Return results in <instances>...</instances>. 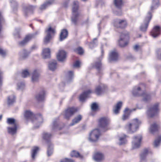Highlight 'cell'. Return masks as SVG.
<instances>
[{
	"mask_svg": "<svg viewBox=\"0 0 161 162\" xmlns=\"http://www.w3.org/2000/svg\"><path fill=\"white\" fill-rule=\"evenodd\" d=\"M22 76L24 78H27L30 75V73L28 70H24L21 73Z\"/></svg>",
	"mask_w": 161,
	"mask_h": 162,
	"instance_id": "7bdbcfd3",
	"label": "cell"
},
{
	"mask_svg": "<svg viewBox=\"0 0 161 162\" xmlns=\"http://www.w3.org/2000/svg\"><path fill=\"white\" fill-rule=\"evenodd\" d=\"M82 117L81 115H79L78 116H76L72 120L71 123H70V126H73L76 125L77 124L79 123L82 120Z\"/></svg>",
	"mask_w": 161,
	"mask_h": 162,
	"instance_id": "4dcf8cb0",
	"label": "cell"
},
{
	"mask_svg": "<svg viewBox=\"0 0 161 162\" xmlns=\"http://www.w3.org/2000/svg\"><path fill=\"white\" fill-rule=\"evenodd\" d=\"M33 38V35L29 34L27 35L24 39L20 42V45H25L28 43L30 40Z\"/></svg>",
	"mask_w": 161,
	"mask_h": 162,
	"instance_id": "1f68e13d",
	"label": "cell"
},
{
	"mask_svg": "<svg viewBox=\"0 0 161 162\" xmlns=\"http://www.w3.org/2000/svg\"><path fill=\"white\" fill-rule=\"evenodd\" d=\"M79 8V5L78 1H74L73 2L72 6V11L73 13V15L78 14V10Z\"/></svg>",
	"mask_w": 161,
	"mask_h": 162,
	"instance_id": "7402d4cb",
	"label": "cell"
},
{
	"mask_svg": "<svg viewBox=\"0 0 161 162\" xmlns=\"http://www.w3.org/2000/svg\"><path fill=\"white\" fill-rule=\"evenodd\" d=\"M52 2L50 1H46V2H45L43 4V5H42L41 7V9L42 10H43V9H45L48 5H50Z\"/></svg>",
	"mask_w": 161,
	"mask_h": 162,
	"instance_id": "bcb514c9",
	"label": "cell"
},
{
	"mask_svg": "<svg viewBox=\"0 0 161 162\" xmlns=\"http://www.w3.org/2000/svg\"><path fill=\"white\" fill-rule=\"evenodd\" d=\"M38 150H39L38 147H34V148L33 149V150H32V158H35L37 153L38 151Z\"/></svg>",
	"mask_w": 161,
	"mask_h": 162,
	"instance_id": "ee69618b",
	"label": "cell"
},
{
	"mask_svg": "<svg viewBox=\"0 0 161 162\" xmlns=\"http://www.w3.org/2000/svg\"><path fill=\"white\" fill-rule=\"evenodd\" d=\"M25 84L23 82H19L18 84H17V87L18 88L19 90L21 89H23L24 88Z\"/></svg>",
	"mask_w": 161,
	"mask_h": 162,
	"instance_id": "c3c4849f",
	"label": "cell"
},
{
	"mask_svg": "<svg viewBox=\"0 0 161 162\" xmlns=\"http://www.w3.org/2000/svg\"><path fill=\"white\" fill-rule=\"evenodd\" d=\"M159 111V104L156 103L148 108L147 115L149 118H153L156 116Z\"/></svg>",
	"mask_w": 161,
	"mask_h": 162,
	"instance_id": "277c9868",
	"label": "cell"
},
{
	"mask_svg": "<svg viewBox=\"0 0 161 162\" xmlns=\"http://www.w3.org/2000/svg\"><path fill=\"white\" fill-rule=\"evenodd\" d=\"M160 5L159 0H153L151 5V10H156Z\"/></svg>",
	"mask_w": 161,
	"mask_h": 162,
	"instance_id": "d590c367",
	"label": "cell"
},
{
	"mask_svg": "<svg viewBox=\"0 0 161 162\" xmlns=\"http://www.w3.org/2000/svg\"><path fill=\"white\" fill-rule=\"evenodd\" d=\"M122 107V102H119L117 103L113 108V112L115 114H118L120 113Z\"/></svg>",
	"mask_w": 161,
	"mask_h": 162,
	"instance_id": "603a6c76",
	"label": "cell"
},
{
	"mask_svg": "<svg viewBox=\"0 0 161 162\" xmlns=\"http://www.w3.org/2000/svg\"><path fill=\"white\" fill-rule=\"evenodd\" d=\"M77 110L78 109L75 107L68 108L65 111V113L64 114V118L67 119H69L72 116H73V115H74L77 112Z\"/></svg>",
	"mask_w": 161,
	"mask_h": 162,
	"instance_id": "9c48e42d",
	"label": "cell"
},
{
	"mask_svg": "<svg viewBox=\"0 0 161 162\" xmlns=\"http://www.w3.org/2000/svg\"><path fill=\"white\" fill-rule=\"evenodd\" d=\"M82 1H87L88 0H82Z\"/></svg>",
	"mask_w": 161,
	"mask_h": 162,
	"instance_id": "11a10c76",
	"label": "cell"
},
{
	"mask_svg": "<svg viewBox=\"0 0 161 162\" xmlns=\"http://www.w3.org/2000/svg\"><path fill=\"white\" fill-rule=\"evenodd\" d=\"M80 65H81V62L79 60L75 61L73 64V66L75 68H79L80 67Z\"/></svg>",
	"mask_w": 161,
	"mask_h": 162,
	"instance_id": "7dc6e473",
	"label": "cell"
},
{
	"mask_svg": "<svg viewBox=\"0 0 161 162\" xmlns=\"http://www.w3.org/2000/svg\"><path fill=\"white\" fill-rule=\"evenodd\" d=\"M119 54L116 51H112L109 55L108 60L110 62H114L119 59Z\"/></svg>",
	"mask_w": 161,
	"mask_h": 162,
	"instance_id": "9a60e30c",
	"label": "cell"
},
{
	"mask_svg": "<svg viewBox=\"0 0 161 162\" xmlns=\"http://www.w3.org/2000/svg\"><path fill=\"white\" fill-rule=\"evenodd\" d=\"M131 113V110L130 109H129V108H126L124 111V113L123 114V116H122V119L124 120H125L127 119H128L129 118V117L130 114Z\"/></svg>",
	"mask_w": 161,
	"mask_h": 162,
	"instance_id": "4316f807",
	"label": "cell"
},
{
	"mask_svg": "<svg viewBox=\"0 0 161 162\" xmlns=\"http://www.w3.org/2000/svg\"><path fill=\"white\" fill-rule=\"evenodd\" d=\"M130 40V36L129 33L124 32L121 35L118 40V45L121 48H125L128 45Z\"/></svg>",
	"mask_w": 161,
	"mask_h": 162,
	"instance_id": "3957f363",
	"label": "cell"
},
{
	"mask_svg": "<svg viewBox=\"0 0 161 162\" xmlns=\"http://www.w3.org/2000/svg\"><path fill=\"white\" fill-rule=\"evenodd\" d=\"M105 89L104 85H99L96 89V93H97V94L98 95H102V93H104Z\"/></svg>",
	"mask_w": 161,
	"mask_h": 162,
	"instance_id": "f1b7e54d",
	"label": "cell"
},
{
	"mask_svg": "<svg viewBox=\"0 0 161 162\" xmlns=\"http://www.w3.org/2000/svg\"><path fill=\"white\" fill-rule=\"evenodd\" d=\"M114 4L118 8H121L123 5V0H114Z\"/></svg>",
	"mask_w": 161,
	"mask_h": 162,
	"instance_id": "74e56055",
	"label": "cell"
},
{
	"mask_svg": "<svg viewBox=\"0 0 161 162\" xmlns=\"http://www.w3.org/2000/svg\"><path fill=\"white\" fill-rule=\"evenodd\" d=\"M51 135L49 134V133H44L43 134V138L44 139V140L45 141H48L49 139H50L51 138Z\"/></svg>",
	"mask_w": 161,
	"mask_h": 162,
	"instance_id": "f6af8a7d",
	"label": "cell"
},
{
	"mask_svg": "<svg viewBox=\"0 0 161 162\" xmlns=\"http://www.w3.org/2000/svg\"><path fill=\"white\" fill-rule=\"evenodd\" d=\"M93 159L97 162H101L104 159V155L101 152H97L93 155Z\"/></svg>",
	"mask_w": 161,
	"mask_h": 162,
	"instance_id": "2e32d148",
	"label": "cell"
},
{
	"mask_svg": "<svg viewBox=\"0 0 161 162\" xmlns=\"http://www.w3.org/2000/svg\"><path fill=\"white\" fill-rule=\"evenodd\" d=\"M68 30L66 29L62 30L60 35V41H64L67 38L68 36Z\"/></svg>",
	"mask_w": 161,
	"mask_h": 162,
	"instance_id": "d4e9b609",
	"label": "cell"
},
{
	"mask_svg": "<svg viewBox=\"0 0 161 162\" xmlns=\"http://www.w3.org/2000/svg\"><path fill=\"white\" fill-rule=\"evenodd\" d=\"M54 30L50 28L47 30L46 35L44 39V43L45 44H48L50 42L51 39L54 37Z\"/></svg>",
	"mask_w": 161,
	"mask_h": 162,
	"instance_id": "30bf717a",
	"label": "cell"
},
{
	"mask_svg": "<svg viewBox=\"0 0 161 162\" xmlns=\"http://www.w3.org/2000/svg\"><path fill=\"white\" fill-rule=\"evenodd\" d=\"M101 136V132L99 129L96 128L93 129L89 134V139L91 142H96Z\"/></svg>",
	"mask_w": 161,
	"mask_h": 162,
	"instance_id": "ba28073f",
	"label": "cell"
},
{
	"mask_svg": "<svg viewBox=\"0 0 161 162\" xmlns=\"http://www.w3.org/2000/svg\"><path fill=\"white\" fill-rule=\"evenodd\" d=\"M148 154V150L147 149H145L144 150H143V151L140 154L141 159L142 160H145Z\"/></svg>",
	"mask_w": 161,
	"mask_h": 162,
	"instance_id": "8d00e7d4",
	"label": "cell"
},
{
	"mask_svg": "<svg viewBox=\"0 0 161 162\" xmlns=\"http://www.w3.org/2000/svg\"><path fill=\"white\" fill-rule=\"evenodd\" d=\"M60 162H75L74 161L71 159H69V158H64L62 160H61Z\"/></svg>",
	"mask_w": 161,
	"mask_h": 162,
	"instance_id": "681fc988",
	"label": "cell"
},
{
	"mask_svg": "<svg viewBox=\"0 0 161 162\" xmlns=\"http://www.w3.org/2000/svg\"><path fill=\"white\" fill-rule=\"evenodd\" d=\"M56 57L59 62H63L66 60L67 57L66 52L64 50H61L59 51L56 55Z\"/></svg>",
	"mask_w": 161,
	"mask_h": 162,
	"instance_id": "4fadbf2b",
	"label": "cell"
},
{
	"mask_svg": "<svg viewBox=\"0 0 161 162\" xmlns=\"http://www.w3.org/2000/svg\"><path fill=\"white\" fill-rule=\"evenodd\" d=\"M143 137L141 134L134 136L132 141V148L133 149H136L140 147L142 141Z\"/></svg>",
	"mask_w": 161,
	"mask_h": 162,
	"instance_id": "5b68a950",
	"label": "cell"
},
{
	"mask_svg": "<svg viewBox=\"0 0 161 162\" xmlns=\"http://www.w3.org/2000/svg\"><path fill=\"white\" fill-rule=\"evenodd\" d=\"M146 91V86L144 84H139L136 85L132 91V93L135 97H139L144 95Z\"/></svg>",
	"mask_w": 161,
	"mask_h": 162,
	"instance_id": "7a4b0ae2",
	"label": "cell"
},
{
	"mask_svg": "<svg viewBox=\"0 0 161 162\" xmlns=\"http://www.w3.org/2000/svg\"><path fill=\"white\" fill-rule=\"evenodd\" d=\"M161 138L160 136L158 137L155 139V141L154 142V146L155 147H158L160 146V145L161 144Z\"/></svg>",
	"mask_w": 161,
	"mask_h": 162,
	"instance_id": "f35d334b",
	"label": "cell"
},
{
	"mask_svg": "<svg viewBox=\"0 0 161 162\" xmlns=\"http://www.w3.org/2000/svg\"><path fill=\"white\" fill-rule=\"evenodd\" d=\"M16 97L15 95H10L9 96L7 100V104L9 105H11L12 104H13L15 103V101H16Z\"/></svg>",
	"mask_w": 161,
	"mask_h": 162,
	"instance_id": "d6a6232c",
	"label": "cell"
},
{
	"mask_svg": "<svg viewBox=\"0 0 161 162\" xmlns=\"http://www.w3.org/2000/svg\"><path fill=\"white\" fill-rule=\"evenodd\" d=\"M110 123L109 119L106 117H102L99 120V126L100 128H104L107 127Z\"/></svg>",
	"mask_w": 161,
	"mask_h": 162,
	"instance_id": "5bb4252c",
	"label": "cell"
},
{
	"mask_svg": "<svg viewBox=\"0 0 161 162\" xmlns=\"http://www.w3.org/2000/svg\"><path fill=\"white\" fill-rule=\"evenodd\" d=\"M91 93V91L90 90H87L81 93L79 97V99L81 102H84L89 97Z\"/></svg>",
	"mask_w": 161,
	"mask_h": 162,
	"instance_id": "e0dca14e",
	"label": "cell"
},
{
	"mask_svg": "<svg viewBox=\"0 0 161 162\" xmlns=\"http://www.w3.org/2000/svg\"><path fill=\"white\" fill-rule=\"evenodd\" d=\"M51 56V50L48 48H45L43 50L42 56L44 59H49Z\"/></svg>",
	"mask_w": 161,
	"mask_h": 162,
	"instance_id": "ac0fdd59",
	"label": "cell"
},
{
	"mask_svg": "<svg viewBox=\"0 0 161 162\" xmlns=\"http://www.w3.org/2000/svg\"><path fill=\"white\" fill-rule=\"evenodd\" d=\"M34 114L30 110H27L24 113V117L28 120H31L33 119L34 117Z\"/></svg>",
	"mask_w": 161,
	"mask_h": 162,
	"instance_id": "cb8c5ba5",
	"label": "cell"
},
{
	"mask_svg": "<svg viewBox=\"0 0 161 162\" xmlns=\"http://www.w3.org/2000/svg\"><path fill=\"white\" fill-rule=\"evenodd\" d=\"M57 68V63L55 60H51L48 64V68L51 71H55Z\"/></svg>",
	"mask_w": 161,
	"mask_h": 162,
	"instance_id": "44dd1931",
	"label": "cell"
},
{
	"mask_svg": "<svg viewBox=\"0 0 161 162\" xmlns=\"http://www.w3.org/2000/svg\"><path fill=\"white\" fill-rule=\"evenodd\" d=\"M46 96V93L44 89H41L35 95V98L38 102H43Z\"/></svg>",
	"mask_w": 161,
	"mask_h": 162,
	"instance_id": "7c38bea8",
	"label": "cell"
},
{
	"mask_svg": "<svg viewBox=\"0 0 161 162\" xmlns=\"http://www.w3.org/2000/svg\"><path fill=\"white\" fill-rule=\"evenodd\" d=\"M15 120L13 118H8L7 119V123L9 124H14L15 123Z\"/></svg>",
	"mask_w": 161,
	"mask_h": 162,
	"instance_id": "f907efd6",
	"label": "cell"
},
{
	"mask_svg": "<svg viewBox=\"0 0 161 162\" xmlns=\"http://www.w3.org/2000/svg\"><path fill=\"white\" fill-rule=\"evenodd\" d=\"M98 108H99V105H98V103H92V104L91 105V108L93 111H96L97 110Z\"/></svg>",
	"mask_w": 161,
	"mask_h": 162,
	"instance_id": "60d3db41",
	"label": "cell"
},
{
	"mask_svg": "<svg viewBox=\"0 0 161 162\" xmlns=\"http://www.w3.org/2000/svg\"><path fill=\"white\" fill-rule=\"evenodd\" d=\"M128 137L125 134L121 135L118 138V144L120 145H123L128 141Z\"/></svg>",
	"mask_w": 161,
	"mask_h": 162,
	"instance_id": "d6986e66",
	"label": "cell"
},
{
	"mask_svg": "<svg viewBox=\"0 0 161 162\" xmlns=\"http://www.w3.org/2000/svg\"><path fill=\"white\" fill-rule=\"evenodd\" d=\"M0 54H1L2 55H5V51L1 49H0Z\"/></svg>",
	"mask_w": 161,
	"mask_h": 162,
	"instance_id": "f5cc1de1",
	"label": "cell"
},
{
	"mask_svg": "<svg viewBox=\"0 0 161 162\" xmlns=\"http://www.w3.org/2000/svg\"><path fill=\"white\" fill-rule=\"evenodd\" d=\"M43 117L41 114H37L34 115V118L32 120V122L35 128H39L43 123Z\"/></svg>",
	"mask_w": 161,
	"mask_h": 162,
	"instance_id": "52a82bcc",
	"label": "cell"
},
{
	"mask_svg": "<svg viewBox=\"0 0 161 162\" xmlns=\"http://www.w3.org/2000/svg\"><path fill=\"white\" fill-rule=\"evenodd\" d=\"M159 128V126L157 123H153L150 127L149 131L152 134H155L158 131Z\"/></svg>",
	"mask_w": 161,
	"mask_h": 162,
	"instance_id": "f546056e",
	"label": "cell"
},
{
	"mask_svg": "<svg viewBox=\"0 0 161 162\" xmlns=\"http://www.w3.org/2000/svg\"><path fill=\"white\" fill-rule=\"evenodd\" d=\"M140 125V121L137 118L133 119L130 121L126 126L127 132L130 134L136 132L138 130Z\"/></svg>",
	"mask_w": 161,
	"mask_h": 162,
	"instance_id": "6da1fadb",
	"label": "cell"
},
{
	"mask_svg": "<svg viewBox=\"0 0 161 162\" xmlns=\"http://www.w3.org/2000/svg\"><path fill=\"white\" fill-rule=\"evenodd\" d=\"M161 33V29L159 26H156L152 30L150 35L153 37H156L159 36Z\"/></svg>",
	"mask_w": 161,
	"mask_h": 162,
	"instance_id": "ffe728a7",
	"label": "cell"
},
{
	"mask_svg": "<svg viewBox=\"0 0 161 162\" xmlns=\"http://www.w3.org/2000/svg\"><path fill=\"white\" fill-rule=\"evenodd\" d=\"M8 131L10 134L14 135L17 131V128L15 126L14 127H10L8 128Z\"/></svg>",
	"mask_w": 161,
	"mask_h": 162,
	"instance_id": "ab89813d",
	"label": "cell"
},
{
	"mask_svg": "<svg viewBox=\"0 0 161 162\" xmlns=\"http://www.w3.org/2000/svg\"><path fill=\"white\" fill-rule=\"evenodd\" d=\"M75 52L79 55H82L84 53V50L82 47H79L76 49Z\"/></svg>",
	"mask_w": 161,
	"mask_h": 162,
	"instance_id": "b9f144b4",
	"label": "cell"
},
{
	"mask_svg": "<svg viewBox=\"0 0 161 162\" xmlns=\"http://www.w3.org/2000/svg\"><path fill=\"white\" fill-rule=\"evenodd\" d=\"M54 151V146L52 143L50 144L47 148V154L48 157H51L53 154Z\"/></svg>",
	"mask_w": 161,
	"mask_h": 162,
	"instance_id": "836d02e7",
	"label": "cell"
},
{
	"mask_svg": "<svg viewBox=\"0 0 161 162\" xmlns=\"http://www.w3.org/2000/svg\"><path fill=\"white\" fill-rule=\"evenodd\" d=\"M3 82V74L2 72L0 70V87L1 86Z\"/></svg>",
	"mask_w": 161,
	"mask_h": 162,
	"instance_id": "816d5d0a",
	"label": "cell"
},
{
	"mask_svg": "<svg viewBox=\"0 0 161 162\" xmlns=\"http://www.w3.org/2000/svg\"><path fill=\"white\" fill-rule=\"evenodd\" d=\"M70 157L72 158H81L82 157L79 153L76 150H73L70 153Z\"/></svg>",
	"mask_w": 161,
	"mask_h": 162,
	"instance_id": "e575fe53",
	"label": "cell"
},
{
	"mask_svg": "<svg viewBox=\"0 0 161 162\" xmlns=\"http://www.w3.org/2000/svg\"><path fill=\"white\" fill-rule=\"evenodd\" d=\"M1 30H2V25H1V22L0 21V32L1 31Z\"/></svg>",
	"mask_w": 161,
	"mask_h": 162,
	"instance_id": "db71d44e",
	"label": "cell"
},
{
	"mask_svg": "<svg viewBox=\"0 0 161 162\" xmlns=\"http://www.w3.org/2000/svg\"><path fill=\"white\" fill-rule=\"evenodd\" d=\"M152 18V13L151 12H149L146 15V17H145V19L144 20L142 24L140 26V30L143 32L146 31L147 29L150 22L151 21Z\"/></svg>",
	"mask_w": 161,
	"mask_h": 162,
	"instance_id": "8992f818",
	"label": "cell"
},
{
	"mask_svg": "<svg viewBox=\"0 0 161 162\" xmlns=\"http://www.w3.org/2000/svg\"><path fill=\"white\" fill-rule=\"evenodd\" d=\"M74 77V73L72 71H68L65 75V80L67 83H70Z\"/></svg>",
	"mask_w": 161,
	"mask_h": 162,
	"instance_id": "484cf974",
	"label": "cell"
},
{
	"mask_svg": "<svg viewBox=\"0 0 161 162\" xmlns=\"http://www.w3.org/2000/svg\"><path fill=\"white\" fill-rule=\"evenodd\" d=\"M114 26L119 29H124L127 27L128 23L124 19H120V20H116L114 22Z\"/></svg>",
	"mask_w": 161,
	"mask_h": 162,
	"instance_id": "8fae6325",
	"label": "cell"
},
{
	"mask_svg": "<svg viewBox=\"0 0 161 162\" xmlns=\"http://www.w3.org/2000/svg\"><path fill=\"white\" fill-rule=\"evenodd\" d=\"M39 74L37 70H34L32 75V78H31L32 81L33 83L37 82L39 80Z\"/></svg>",
	"mask_w": 161,
	"mask_h": 162,
	"instance_id": "83f0119b",
	"label": "cell"
}]
</instances>
